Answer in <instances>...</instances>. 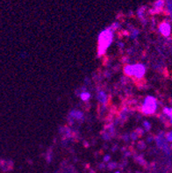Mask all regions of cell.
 <instances>
[{
  "instance_id": "6da1fadb",
  "label": "cell",
  "mask_w": 172,
  "mask_h": 173,
  "mask_svg": "<svg viewBox=\"0 0 172 173\" xmlns=\"http://www.w3.org/2000/svg\"><path fill=\"white\" fill-rule=\"evenodd\" d=\"M125 71L126 74L129 75H135L136 77H140L144 74V67L141 65H133L128 66L125 69Z\"/></svg>"
},
{
  "instance_id": "7a4b0ae2",
  "label": "cell",
  "mask_w": 172,
  "mask_h": 173,
  "mask_svg": "<svg viewBox=\"0 0 172 173\" xmlns=\"http://www.w3.org/2000/svg\"><path fill=\"white\" fill-rule=\"evenodd\" d=\"M100 46L101 48H102V51L105 50V48L109 46L111 41H112V34H111L110 32L108 31H105L100 36Z\"/></svg>"
},
{
  "instance_id": "3957f363",
  "label": "cell",
  "mask_w": 172,
  "mask_h": 173,
  "mask_svg": "<svg viewBox=\"0 0 172 173\" xmlns=\"http://www.w3.org/2000/svg\"><path fill=\"white\" fill-rule=\"evenodd\" d=\"M155 106H156V104H155V100L153 98H148L146 99L144 107H143V110L146 113H151L155 111Z\"/></svg>"
},
{
  "instance_id": "277c9868",
  "label": "cell",
  "mask_w": 172,
  "mask_h": 173,
  "mask_svg": "<svg viewBox=\"0 0 172 173\" xmlns=\"http://www.w3.org/2000/svg\"><path fill=\"white\" fill-rule=\"evenodd\" d=\"M160 31L162 32V34L165 36H168V35L170 34V26L167 23H163V24L161 25L160 27Z\"/></svg>"
},
{
  "instance_id": "5b68a950",
  "label": "cell",
  "mask_w": 172,
  "mask_h": 173,
  "mask_svg": "<svg viewBox=\"0 0 172 173\" xmlns=\"http://www.w3.org/2000/svg\"><path fill=\"white\" fill-rule=\"evenodd\" d=\"M90 97L89 93H84L83 95H82V99H84V100H85V99H87Z\"/></svg>"
},
{
  "instance_id": "8992f818",
  "label": "cell",
  "mask_w": 172,
  "mask_h": 173,
  "mask_svg": "<svg viewBox=\"0 0 172 173\" xmlns=\"http://www.w3.org/2000/svg\"><path fill=\"white\" fill-rule=\"evenodd\" d=\"M167 138H168V140L169 141H172V133H169V134H168V135H167Z\"/></svg>"
}]
</instances>
